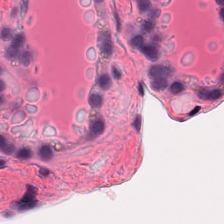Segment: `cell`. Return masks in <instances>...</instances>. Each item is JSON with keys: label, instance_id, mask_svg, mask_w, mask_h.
<instances>
[{"label": "cell", "instance_id": "1", "mask_svg": "<svg viewBox=\"0 0 224 224\" xmlns=\"http://www.w3.org/2000/svg\"><path fill=\"white\" fill-rule=\"evenodd\" d=\"M39 154L40 157L45 160L51 159L53 157V152L51 148L47 145L43 146V147L40 148Z\"/></svg>", "mask_w": 224, "mask_h": 224}, {"label": "cell", "instance_id": "2", "mask_svg": "<svg viewBox=\"0 0 224 224\" xmlns=\"http://www.w3.org/2000/svg\"><path fill=\"white\" fill-rule=\"evenodd\" d=\"M142 51L151 59H157L158 56V51L152 45H146L142 48Z\"/></svg>", "mask_w": 224, "mask_h": 224}, {"label": "cell", "instance_id": "3", "mask_svg": "<svg viewBox=\"0 0 224 224\" xmlns=\"http://www.w3.org/2000/svg\"><path fill=\"white\" fill-rule=\"evenodd\" d=\"M105 128L104 123L102 121H96L92 124V131L95 135H100L103 132Z\"/></svg>", "mask_w": 224, "mask_h": 224}, {"label": "cell", "instance_id": "4", "mask_svg": "<svg viewBox=\"0 0 224 224\" xmlns=\"http://www.w3.org/2000/svg\"><path fill=\"white\" fill-rule=\"evenodd\" d=\"M167 81L164 78H157L156 80L153 81V82L152 83V86L153 87V88L155 89H164L167 86Z\"/></svg>", "mask_w": 224, "mask_h": 224}, {"label": "cell", "instance_id": "5", "mask_svg": "<svg viewBox=\"0 0 224 224\" xmlns=\"http://www.w3.org/2000/svg\"><path fill=\"white\" fill-rule=\"evenodd\" d=\"M163 74V68L161 67L160 65H154L152 66L150 71H149V74L150 76L154 78H157L161 77Z\"/></svg>", "mask_w": 224, "mask_h": 224}, {"label": "cell", "instance_id": "6", "mask_svg": "<svg viewBox=\"0 0 224 224\" xmlns=\"http://www.w3.org/2000/svg\"><path fill=\"white\" fill-rule=\"evenodd\" d=\"M221 96H222V93H221L220 90L215 89L208 93L207 94H203L202 97L208 99H212V100H216V99L220 98Z\"/></svg>", "mask_w": 224, "mask_h": 224}, {"label": "cell", "instance_id": "7", "mask_svg": "<svg viewBox=\"0 0 224 224\" xmlns=\"http://www.w3.org/2000/svg\"><path fill=\"white\" fill-rule=\"evenodd\" d=\"M111 82L110 78L107 75H102L99 79V84L103 89L109 88Z\"/></svg>", "mask_w": 224, "mask_h": 224}, {"label": "cell", "instance_id": "8", "mask_svg": "<svg viewBox=\"0 0 224 224\" xmlns=\"http://www.w3.org/2000/svg\"><path fill=\"white\" fill-rule=\"evenodd\" d=\"M35 206H36V202L34 201H29L22 200L19 203V204H18V208H19L20 210H23L30 209V208H32Z\"/></svg>", "mask_w": 224, "mask_h": 224}, {"label": "cell", "instance_id": "9", "mask_svg": "<svg viewBox=\"0 0 224 224\" xmlns=\"http://www.w3.org/2000/svg\"><path fill=\"white\" fill-rule=\"evenodd\" d=\"M89 101L93 107H97L101 105L102 99L101 97V96H99V95L93 94L90 97Z\"/></svg>", "mask_w": 224, "mask_h": 224}, {"label": "cell", "instance_id": "10", "mask_svg": "<svg viewBox=\"0 0 224 224\" xmlns=\"http://www.w3.org/2000/svg\"><path fill=\"white\" fill-rule=\"evenodd\" d=\"M17 157L21 159H26L32 157V152L28 149H22L18 152Z\"/></svg>", "mask_w": 224, "mask_h": 224}, {"label": "cell", "instance_id": "11", "mask_svg": "<svg viewBox=\"0 0 224 224\" xmlns=\"http://www.w3.org/2000/svg\"><path fill=\"white\" fill-rule=\"evenodd\" d=\"M170 89L173 93H178L183 90V86L182 83L176 82L173 83L171 86Z\"/></svg>", "mask_w": 224, "mask_h": 224}, {"label": "cell", "instance_id": "12", "mask_svg": "<svg viewBox=\"0 0 224 224\" xmlns=\"http://www.w3.org/2000/svg\"><path fill=\"white\" fill-rule=\"evenodd\" d=\"M18 51V47L12 45L8 48L7 51V55L9 57H14L17 55Z\"/></svg>", "mask_w": 224, "mask_h": 224}, {"label": "cell", "instance_id": "13", "mask_svg": "<svg viewBox=\"0 0 224 224\" xmlns=\"http://www.w3.org/2000/svg\"><path fill=\"white\" fill-rule=\"evenodd\" d=\"M150 6V2L149 0H139V7L141 11H146Z\"/></svg>", "mask_w": 224, "mask_h": 224}, {"label": "cell", "instance_id": "14", "mask_svg": "<svg viewBox=\"0 0 224 224\" xmlns=\"http://www.w3.org/2000/svg\"><path fill=\"white\" fill-rule=\"evenodd\" d=\"M24 42V36L22 35H18L13 39V45L17 47H19L23 44Z\"/></svg>", "mask_w": 224, "mask_h": 224}, {"label": "cell", "instance_id": "15", "mask_svg": "<svg viewBox=\"0 0 224 224\" xmlns=\"http://www.w3.org/2000/svg\"><path fill=\"white\" fill-rule=\"evenodd\" d=\"M11 36V32L10 29L6 28V29L2 30L1 32V37L3 40H8L9 39H10Z\"/></svg>", "mask_w": 224, "mask_h": 224}, {"label": "cell", "instance_id": "16", "mask_svg": "<svg viewBox=\"0 0 224 224\" xmlns=\"http://www.w3.org/2000/svg\"><path fill=\"white\" fill-rule=\"evenodd\" d=\"M143 41H144L143 37L141 35H138V36H136L135 38H133V39L132 40V43H133V45H134L135 46H139L143 44Z\"/></svg>", "mask_w": 224, "mask_h": 224}, {"label": "cell", "instance_id": "17", "mask_svg": "<svg viewBox=\"0 0 224 224\" xmlns=\"http://www.w3.org/2000/svg\"><path fill=\"white\" fill-rule=\"evenodd\" d=\"M2 151H4L6 154H11L14 151L15 147L12 144H7L6 143L4 147L1 148Z\"/></svg>", "mask_w": 224, "mask_h": 224}, {"label": "cell", "instance_id": "18", "mask_svg": "<svg viewBox=\"0 0 224 224\" xmlns=\"http://www.w3.org/2000/svg\"><path fill=\"white\" fill-rule=\"evenodd\" d=\"M103 51L107 54H110L112 51V45L109 42H107L104 43L103 45Z\"/></svg>", "mask_w": 224, "mask_h": 224}, {"label": "cell", "instance_id": "19", "mask_svg": "<svg viewBox=\"0 0 224 224\" xmlns=\"http://www.w3.org/2000/svg\"><path fill=\"white\" fill-rule=\"evenodd\" d=\"M133 125H134L135 129L139 132L140 127H141V117L138 116L136 118V119L134 121V123H133Z\"/></svg>", "mask_w": 224, "mask_h": 224}, {"label": "cell", "instance_id": "20", "mask_svg": "<svg viewBox=\"0 0 224 224\" xmlns=\"http://www.w3.org/2000/svg\"><path fill=\"white\" fill-rule=\"evenodd\" d=\"M143 28L146 31H150L152 29V24L150 21H146L143 24Z\"/></svg>", "mask_w": 224, "mask_h": 224}, {"label": "cell", "instance_id": "21", "mask_svg": "<svg viewBox=\"0 0 224 224\" xmlns=\"http://www.w3.org/2000/svg\"><path fill=\"white\" fill-rule=\"evenodd\" d=\"M113 76L116 79H120L121 77V74L119 72V70H118L116 68H113Z\"/></svg>", "mask_w": 224, "mask_h": 224}, {"label": "cell", "instance_id": "22", "mask_svg": "<svg viewBox=\"0 0 224 224\" xmlns=\"http://www.w3.org/2000/svg\"><path fill=\"white\" fill-rule=\"evenodd\" d=\"M6 144V140L4 136L0 135V149H1Z\"/></svg>", "mask_w": 224, "mask_h": 224}, {"label": "cell", "instance_id": "23", "mask_svg": "<svg viewBox=\"0 0 224 224\" xmlns=\"http://www.w3.org/2000/svg\"><path fill=\"white\" fill-rule=\"evenodd\" d=\"M5 86L4 82H3V81L0 80V92L4 91V90L5 89Z\"/></svg>", "mask_w": 224, "mask_h": 224}, {"label": "cell", "instance_id": "24", "mask_svg": "<svg viewBox=\"0 0 224 224\" xmlns=\"http://www.w3.org/2000/svg\"><path fill=\"white\" fill-rule=\"evenodd\" d=\"M40 173L43 174V175L46 176L49 173V171L48 170H45V169H41V170H40Z\"/></svg>", "mask_w": 224, "mask_h": 224}, {"label": "cell", "instance_id": "25", "mask_svg": "<svg viewBox=\"0 0 224 224\" xmlns=\"http://www.w3.org/2000/svg\"><path fill=\"white\" fill-rule=\"evenodd\" d=\"M5 163L4 160H0V168L4 167L5 166Z\"/></svg>", "mask_w": 224, "mask_h": 224}, {"label": "cell", "instance_id": "26", "mask_svg": "<svg viewBox=\"0 0 224 224\" xmlns=\"http://www.w3.org/2000/svg\"><path fill=\"white\" fill-rule=\"evenodd\" d=\"M217 1V3L218 4L221 5H223V3H224V0H216Z\"/></svg>", "mask_w": 224, "mask_h": 224}, {"label": "cell", "instance_id": "27", "mask_svg": "<svg viewBox=\"0 0 224 224\" xmlns=\"http://www.w3.org/2000/svg\"><path fill=\"white\" fill-rule=\"evenodd\" d=\"M139 92L141 93L142 95L143 94V88H142V86H141V84H140V86H139Z\"/></svg>", "mask_w": 224, "mask_h": 224}, {"label": "cell", "instance_id": "28", "mask_svg": "<svg viewBox=\"0 0 224 224\" xmlns=\"http://www.w3.org/2000/svg\"><path fill=\"white\" fill-rule=\"evenodd\" d=\"M223 9H222V10H221V16H222V18H223Z\"/></svg>", "mask_w": 224, "mask_h": 224}, {"label": "cell", "instance_id": "29", "mask_svg": "<svg viewBox=\"0 0 224 224\" xmlns=\"http://www.w3.org/2000/svg\"><path fill=\"white\" fill-rule=\"evenodd\" d=\"M97 1H101V0H97Z\"/></svg>", "mask_w": 224, "mask_h": 224}]
</instances>
